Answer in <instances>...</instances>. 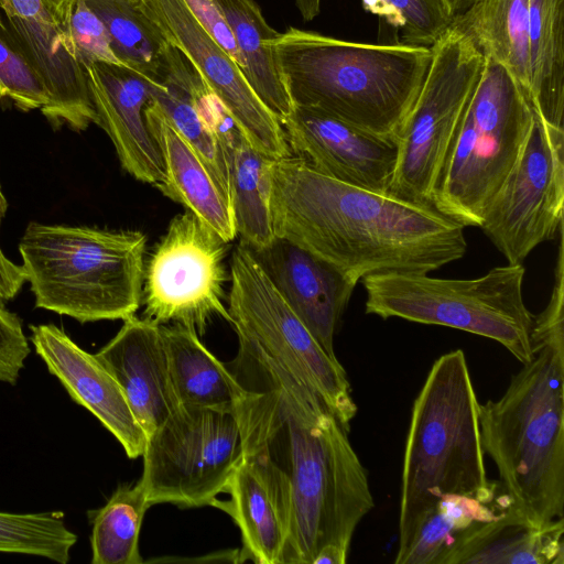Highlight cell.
Segmentation results:
<instances>
[{
  "instance_id": "obj_42",
  "label": "cell",
  "mask_w": 564,
  "mask_h": 564,
  "mask_svg": "<svg viewBox=\"0 0 564 564\" xmlns=\"http://www.w3.org/2000/svg\"><path fill=\"white\" fill-rule=\"evenodd\" d=\"M475 0H443L449 18L453 20L465 13Z\"/></svg>"
},
{
  "instance_id": "obj_20",
  "label": "cell",
  "mask_w": 564,
  "mask_h": 564,
  "mask_svg": "<svg viewBox=\"0 0 564 564\" xmlns=\"http://www.w3.org/2000/svg\"><path fill=\"white\" fill-rule=\"evenodd\" d=\"M251 251L317 343L336 357L334 337L357 283L325 260L281 238Z\"/></svg>"
},
{
  "instance_id": "obj_24",
  "label": "cell",
  "mask_w": 564,
  "mask_h": 564,
  "mask_svg": "<svg viewBox=\"0 0 564 564\" xmlns=\"http://www.w3.org/2000/svg\"><path fill=\"white\" fill-rule=\"evenodd\" d=\"M195 66L171 43L155 78L151 100L202 158L217 186L230 203L226 153L220 135L197 107L192 90ZM231 206V205H230Z\"/></svg>"
},
{
  "instance_id": "obj_6",
  "label": "cell",
  "mask_w": 564,
  "mask_h": 564,
  "mask_svg": "<svg viewBox=\"0 0 564 564\" xmlns=\"http://www.w3.org/2000/svg\"><path fill=\"white\" fill-rule=\"evenodd\" d=\"M147 240L139 230L29 223L19 251L35 307L82 324L133 316Z\"/></svg>"
},
{
  "instance_id": "obj_23",
  "label": "cell",
  "mask_w": 564,
  "mask_h": 564,
  "mask_svg": "<svg viewBox=\"0 0 564 564\" xmlns=\"http://www.w3.org/2000/svg\"><path fill=\"white\" fill-rule=\"evenodd\" d=\"M564 519L538 528L513 506L469 531L444 564H564Z\"/></svg>"
},
{
  "instance_id": "obj_17",
  "label": "cell",
  "mask_w": 564,
  "mask_h": 564,
  "mask_svg": "<svg viewBox=\"0 0 564 564\" xmlns=\"http://www.w3.org/2000/svg\"><path fill=\"white\" fill-rule=\"evenodd\" d=\"M242 452L225 491L226 502H215L239 528L242 549L239 561L284 564L292 524L289 480L254 446L242 442Z\"/></svg>"
},
{
  "instance_id": "obj_34",
  "label": "cell",
  "mask_w": 564,
  "mask_h": 564,
  "mask_svg": "<svg viewBox=\"0 0 564 564\" xmlns=\"http://www.w3.org/2000/svg\"><path fill=\"white\" fill-rule=\"evenodd\" d=\"M384 18L402 43L431 47L452 23L443 0H376L365 4Z\"/></svg>"
},
{
  "instance_id": "obj_37",
  "label": "cell",
  "mask_w": 564,
  "mask_h": 564,
  "mask_svg": "<svg viewBox=\"0 0 564 564\" xmlns=\"http://www.w3.org/2000/svg\"><path fill=\"white\" fill-rule=\"evenodd\" d=\"M30 351L21 318L0 307V382L12 386L18 382Z\"/></svg>"
},
{
  "instance_id": "obj_44",
  "label": "cell",
  "mask_w": 564,
  "mask_h": 564,
  "mask_svg": "<svg viewBox=\"0 0 564 564\" xmlns=\"http://www.w3.org/2000/svg\"><path fill=\"white\" fill-rule=\"evenodd\" d=\"M0 307H6V301L0 296Z\"/></svg>"
},
{
  "instance_id": "obj_33",
  "label": "cell",
  "mask_w": 564,
  "mask_h": 564,
  "mask_svg": "<svg viewBox=\"0 0 564 564\" xmlns=\"http://www.w3.org/2000/svg\"><path fill=\"white\" fill-rule=\"evenodd\" d=\"M76 541L77 535L66 527L62 511H0V552L35 555L66 564Z\"/></svg>"
},
{
  "instance_id": "obj_18",
  "label": "cell",
  "mask_w": 564,
  "mask_h": 564,
  "mask_svg": "<svg viewBox=\"0 0 564 564\" xmlns=\"http://www.w3.org/2000/svg\"><path fill=\"white\" fill-rule=\"evenodd\" d=\"M30 340L69 397L117 438L129 458L142 456L147 435L112 375L95 354L80 348L54 324L30 325Z\"/></svg>"
},
{
  "instance_id": "obj_12",
  "label": "cell",
  "mask_w": 564,
  "mask_h": 564,
  "mask_svg": "<svg viewBox=\"0 0 564 564\" xmlns=\"http://www.w3.org/2000/svg\"><path fill=\"white\" fill-rule=\"evenodd\" d=\"M228 243L192 212L176 215L144 268L143 317L160 326L181 324L199 336L216 316L231 323L225 305Z\"/></svg>"
},
{
  "instance_id": "obj_16",
  "label": "cell",
  "mask_w": 564,
  "mask_h": 564,
  "mask_svg": "<svg viewBox=\"0 0 564 564\" xmlns=\"http://www.w3.org/2000/svg\"><path fill=\"white\" fill-rule=\"evenodd\" d=\"M292 153L317 172L375 193L388 194L398 141L313 107L293 106L282 123Z\"/></svg>"
},
{
  "instance_id": "obj_21",
  "label": "cell",
  "mask_w": 564,
  "mask_h": 564,
  "mask_svg": "<svg viewBox=\"0 0 564 564\" xmlns=\"http://www.w3.org/2000/svg\"><path fill=\"white\" fill-rule=\"evenodd\" d=\"M95 356L120 386L147 437L180 405L160 325L133 315Z\"/></svg>"
},
{
  "instance_id": "obj_10",
  "label": "cell",
  "mask_w": 564,
  "mask_h": 564,
  "mask_svg": "<svg viewBox=\"0 0 564 564\" xmlns=\"http://www.w3.org/2000/svg\"><path fill=\"white\" fill-rule=\"evenodd\" d=\"M229 273L227 307L235 330L254 339L314 390L349 432L358 408L337 357L317 343L242 243L232 252Z\"/></svg>"
},
{
  "instance_id": "obj_39",
  "label": "cell",
  "mask_w": 564,
  "mask_h": 564,
  "mask_svg": "<svg viewBox=\"0 0 564 564\" xmlns=\"http://www.w3.org/2000/svg\"><path fill=\"white\" fill-rule=\"evenodd\" d=\"M25 281L22 265L12 262L0 248V296L6 302L14 299Z\"/></svg>"
},
{
  "instance_id": "obj_40",
  "label": "cell",
  "mask_w": 564,
  "mask_h": 564,
  "mask_svg": "<svg viewBox=\"0 0 564 564\" xmlns=\"http://www.w3.org/2000/svg\"><path fill=\"white\" fill-rule=\"evenodd\" d=\"M322 0H295L304 21H312L319 14Z\"/></svg>"
},
{
  "instance_id": "obj_22",
  "label": "cell",
  "mask_w": 564,
  "mask_h": 564,
  "mask_svg": "<svg viewBox=\"0 0 564 564\" xmlns=\"http://www.w3.org/2000/svg\"><path fill=\"white\" fill-rule=\"evenodd\" d=\"M144 116L164 165L165 180L159 189L198 216L227 242L232 241L237 231L230 203L202 158L151 99Z\"/></svg>"
},
{
  "instance_id": "obj_38",
  "label": "cell",
  "mask_w": 564,
  "mask_h": 564,
  "mask_svg": "<svg viewBox=\"0 0 564 564\" xmlns=\"http://www.w3.org/2000/svg\"><path fill=\"white\" fill-rule=\"evenodd\" d=\"M183 1L202 28L241 69L242 61L234 34L216 0Z\"/></svg>"
},
{
  "instance_id": "obj_8",
  "label": "cell",
  "mask_w": 564,
  "mask_h": 564,
  "mask_svg": "<svg viewBox=\"0 0 564 564\" xmlns=\"http://www.w3.org/2000/svg\"><path fill=\"white\" fill-rule=\"evenodd\" d=\"M534 115L517 80L485 56L438 174L433 207L464 227H479L523 148Z\"/></svg>"
},
{
  "instance_id": "obj_19",
  "label": "cell",
  "mask_w": 564,
  "mask_h": 564,
  "mask_svg": "<svg viewBox=\"0 0 564 564\" xmlns=\"http://www.w3.org/2000/svg\"><path fill=\"white\" fill-rule=\"evenodd\" d=\"M98 124L111 140L122 169L158 189L165 180L162 155L144 109L152 82L124 66L95 62L84 66Z\"/></svg>"
},
{
  "instance_id": "obj_36",
  "label": "cell",
  "mask_w": 564,
  "mask_h": 564,
  "mask_svg": "<svg viewBox=\"0 0 564 564\" xmlns=\"http://www.w3.org/2000/svg\"><path fill=\"white\" fill-rule=\"evenodd\" d=\"M66 30L83 67L95 62L123 66L110 46V37L104 22L85 0H74Z\"/></svg>"
},
{
  "instance_id": "obj_13",
  "label": "cell",
  "mask_w": 564,
  "mask_h": 564,
  "mask_svg": "<svg viewBox=\"0 0 564 564\" xmlns=\"http://www.w3.org/2000/svg\"><path fill=\"white\" fill-rule=\"evenodd\" d=\"M564 130L534 115L523 148L480 224L508 263H522L563 226Z\"/></svg>"
},
{
  "instance_id": "obj_41",
  "label": "cell",
  "mask_w": 564,
  "mask_h": 564,
  "mask_svg": "<svg viewBox=\"0 0 564 564\" xmlns=\"http://www.w3.org/2000/svg\"><path fill=\"white\" fill-rule=\"evenodd\" d=\"M45 2L66 28V22L74 0H45Z\"/></svg>"
},
{
  "instance_id": "obj_27",
  "label": "cell",
  "mask_w": 564,
  "mask_h": 564,
  "mask_svg": "<svg viewBox=\"0 0 564 564\" xmlns=\"http://www.w3.org/2000/svg\"><path fill=\"white\" fill-rule=\"evenodd\" d=\"M512 506L503 492L446 495L429 511L408 545L397 552L395 564H444L457 543L474 528Z\"/></svg>"
},
{
  "instance_id": "obj_32",
  "label": "cell",
  "mask_w": 564,
  "mask_h": 564,
  "mask_svg": "<svg viewBox=\"0 0 564 564\" xmlns=\"http://www.w3.org/2000/svg\"><path fill=\"white\" fill-rule=\"evenodd\" d=\"M85 1L104 22L110 46L122 65L152 82L170 42L140 1Z\"/></svg>"
},
{
  "instance_id": "obj_3",
  "label": "cell",
  "mask_w": 564,
  "mask_h": 564,
  "mask_svg": "<svg viewBox=\"0 0 564 564\" xmlns=\"http://www.w3.org/2000/svg\"><path fill=\"white\" fill-rule=\"evenodd\" d=\"M531 340L533 357L505 393L479 404V426L512 506L543 528L564 511V316H534Z\"/></svg>"
},
{
  "instance_id": "obj_7",
  "label": "cell",
  "mask_w": 564,
  "mask_h": 564,
  "mask_svg": "<svg viewBox=\"0 0 564 564\" xmlns=\"http://www.w3.org/2000/svg\"><path fill=\"white\" fill-rule=\"evenodd\" d=\"M524 268L508 263L476 279H442L429 273L384 271L361 279L366 313L383 319L440 325L502 345L522 365L533 357L534 316L523 300Z\"/></svg>"
},
{
  "instance_id": "obj_11",
  "label": "cell",
  "mask_w": 564,
  "mask_h": 564,
  "mask_svg": "<svg viewBox=\"0 0 564 564\" xmlns=\"http://www.w3.org/2000/svg\"><path fill=\"white\" fill-rule=\"evenodd\" d=\"M241 452L232 411L180 404L147 437L140 480L150 505L213 506Z\"/></svg>"
},
{
  "instance_id": "obj_30",
  "label": "cell",
  "mask_w": 564,
  "mask_h": 564,
  "mask_svg": "<svg viewBox=\"0 0 564 564\" xmlns=\"http://www.w3.org/2000/svg\"><path fill=\"white\" fill-rule=\"evenodd\" d=\"M529 7L530 0H475L465 13L452 20L475 39L485 56L508 70L528 97Z\"/></svg>"
},
{
  "instance_id": "obj_5",
  "label": "cell",
  "mask_w": 564,
  "mask_h": 564,
  "mask_svg": "<svg viewBox=\"0 0 564 564\" xmlns=\"http://www.w3.org/2000/svg\"><path fill=\"white\" fill-rule=\"evenodd\" d=\"M479 401L462 349L432 365L411 410L399 511L402 551L433 506L446 495L499 491L489 480L479 426Z\"/></svg>"
},
{
  "instance_id": "obj_31",
  "label": "cell",
  "mask_w": 564,
  "mask_h": 564,
  "mask_svg": "<svg viewBox=\"0 0 564 564\" xmlns=\"http://www.w3.org/2000/svg\"><path fill=\"white\" fill-rule=\"evenodd\" d=\"M151 507L139 479L134 485L117 487L106 505L87 512L93 525V564H141L139 551L141 524Z\"/></svg>"
},
{
  "instance_id": "obj_25",
  "label": "cell",
  "mask_w": 564,
  "mask_h": 564,
  "mask_svg": "<svg viewBox=\"0 0 564 564\" xmlns=\"http://www.w3.org/2000/svg\"><path fill=\"white\" fill-rule=\"evenodd\" d=\"M230 185V205L240 243L251 250L275 238L270 214L271 170L274 159L256 149L232 119L220 127Z\"/></svg>"
},
{
  "instance_id": "obj_4",
  "label": "cell",
  "mask_w": 564,
  "mask_h": 564,
  "mask_svg": "<svg viewBox=\"0 0 564 564\" xmlns=\"http://www.w3.org/2000/svg\"><path fill=\"white\" fill-rule=\"evenodd\" d=\"M272 47L293 106L395 140L432 59L429 46L350 42L293 26Z\"/></svg>"
},
{
  "instance_id": "obj_35",
  "label": "cell",
  "mask_w": 564,
  "mask_h": 564,
  "mask_svg": "<svg viewBox=\"0 0 564 564\" xmlns=\"http://www.w3.org/2000/svg\"><path fill=\"white\" fill-rule=\"evenodd\" d=\"M0 98L21 111L42 109L47 91L0 15Z\"/></svg>"
},
{
  "instance_id": "obj_1",
  "label": "cell",
  "mask_w": 564,
  "mask_h": 564,
  "mask_svg": "<svg viewBox=\"0 0 564 564\" xmlns=\"http://www.w3.org/2000/svg\"><path fill=\"white\" fill-rule=\"evenodd\" d=\"M230 371L241 441L263 452L292 492L284 564H313L323 547L347 560L354 533L373 509L368 473L348 431L322 398L240 330Z\"/></svg>"
},
{
  "instance_id": "obj_15",
  "label": "cell",
  "mask_w": 564,
  "mask_h": 564,
  "mask_svg": "<svg viewBox=\"0 0 564 564\" xmlns=\"http://www.w3.org/2000/svg\"><path fill=\"white\" fill-rule=\"evenodd\" d=\"M0 10L47 91L48 102L41 112L51 126L82 132L96 124L85 69L66 28L45 0H0Z\"/></svg>"
},
{
  "instance_id": "obj_43",
  "label": "cell",
  "mask_w": 564,
  "mask_h": 564,
  "mask_svg": "<svg viewBox=\"0 0 564 564\" xmlns=\"http://www.w3.org/2000/svg\"><path fill=\"white\" fill-rule=\"evenodd\" d=\"M7 208H8V202L6 199V196L3 195V192H2L1 185H0V225H1L2 218L4 217V215L7 213Z\"/></svg>"
},
{
  "instance_id": "obj_28",
  "label": "cell",
  "mask_w": 564,
  "mask_h": 564,
  "mask_svg": "<svg viewBox=\"0 0 564 564\" xmlns=\"http://www.w3.org/2000/svg\"><path fill=\"white\" fill-rule=\"evenodd\" d=\"M529 99L538 116L563 128L564 0H530Z\"/></svg>"
},
{
  "instance_id": "obj_2",
  "label": "cell",
  "mask_w": 564,
  "mask_h": 564,
  "mask_svg": "<svg viewBox=\"0 0 564 564\" xmlns=\"http://www.w3.org/2000/svg\"><path fill=\"white\" fill-rule=\"evenodd\" d=\"M270 214L276 238L356 283L384 271L430 273L467 251L464 226L435 208L339 182L296 155L273 162Z\"/></svg>"
},
{
  "instance_id": "obj_26",
  "label": "cell",
  "mask_w": 564,
  "mask_h": 564,
  "mask_svg": "<svg viewBox=\"0 0 564 564\" xmlns=\"http://www.w3.org/2000/svg\"><path fill=\"white\" fill-rule=\"evenodd\" d=\"M169 371L181 405L232 411L239 383L200 341L195 329L161 325Z\"/></svg>"
},
{
  "instance_id": "obj_9",
  "label": "cell",
  "mask_w": 564,
  "mask_h": 564,
  "mask_svg": "<svg viewBox=\"0 0 564 564\" xmlns=\"http://www.w3.org/2000/svg\"><path fill=\"white\" fill-rule=\"evenodd\" d=\"M431 51L424 82L397 135L398 161L388 191L398 199L429 207H433L438 174L485 63L475 39L453 21Z\"/></svg>"
},
{
  "instance_id": "obj_14",
  "label": "cell",
  "mask_w": 564,
  "mask_h": 564,
  "mask_svg": "<svg viewBox=\"0 0 564 564\" xmlns=\"http://www.w3.org/2000/svg\"><path fill=\"white\" fill-rule=\"evenodd\" d=\"M167 41L195 66L239 131L260 152L292 155L283 126L252 90L240 67L210 37L183 0H139Z\"/></svg>"
},
{
  "instance_id": "obj_29",
  "label": "cell",
  "mask_w": 564,
  "mask_h": 564,
  "mask_svg": "<svg viewBox=\"0 0 564 564\" xmlns=\"http://www.w3.org/2000/svg\"><path fill=\"white\" fill-rule=\"evenodd\" d=\"M234 34L242 65L241 72L252 90L281 124L293 104L279 74L272 42L273 30L253 0H216Z\"/></svg>"
}]
</instances>
